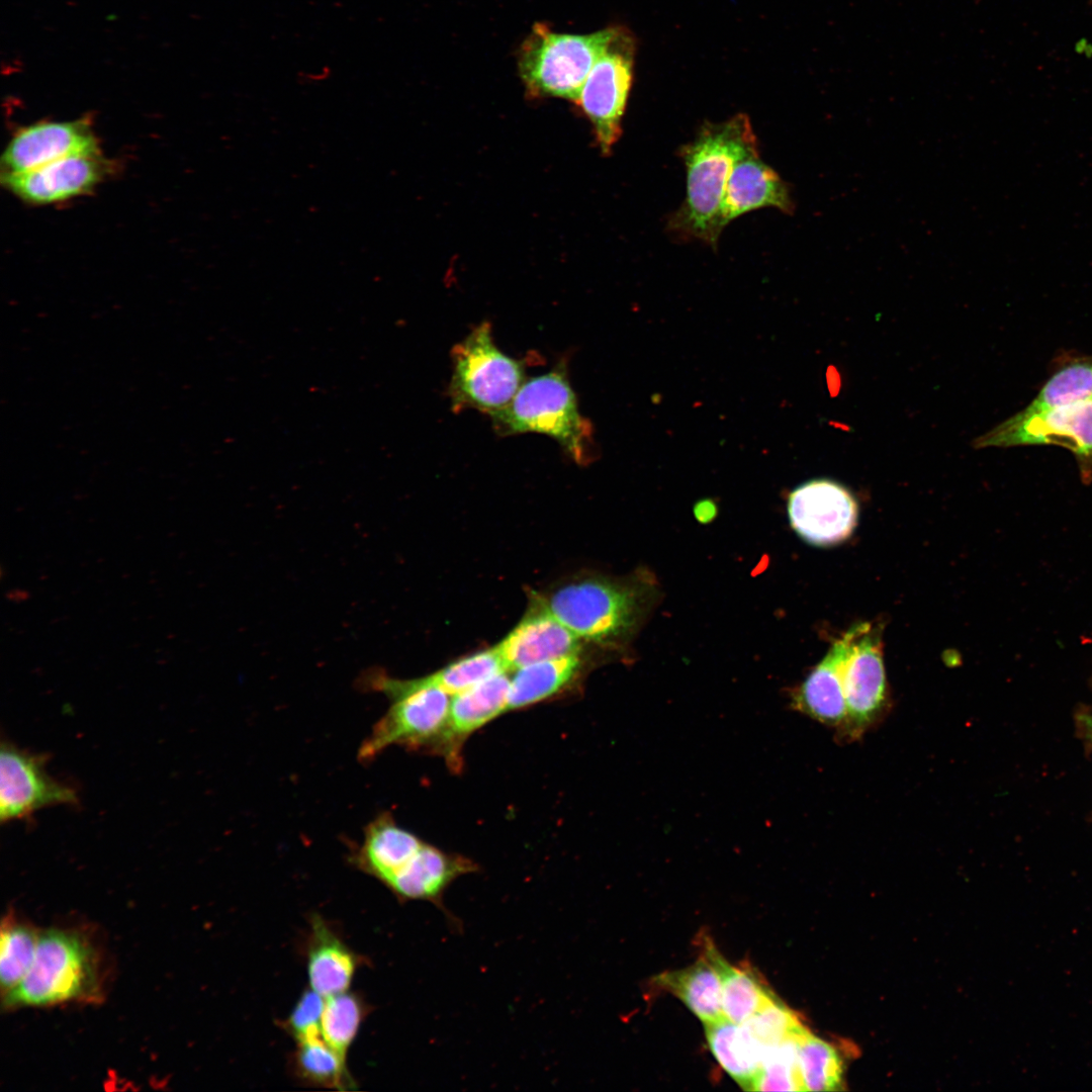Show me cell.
<instances>
[{"label": "cell", "instance_id": "6da1fadb", "mask_svg": "<svg viewBox=\"0 0 1092 1092\" xmlns=\"http://www.w3.org/2000/svg\"><path fill=\"white\" fill-rule=\"evenodd\" d=\"M756 151V136L747 115L739 113L719 123H705L680 150L687 193L669 220L671 231L716 245L723 231L721 208L731 170L738 160Z\"/></svg>", "mask_w": 1092, "mask_h": 1092}, {"label": "cell", "instance_id": "7a4b0ae2", "mask_svg": "<svg viewBox=\"0 0 1092 1092\" xmlns=\"http://www.w3.org/2000/svg\"><path fill=\"white\" fill-rule=\"evenodd\" d=\"M101 954L90 936L73 928L39 932L35 956L21 982L3 996L7 1008L96 1003L103 997Z\"/></svg>", "mask_w": 1092, "mask_h": 1092}, {"label": "cell", "instance_id": "3957f363", "mask_svg": "<svg viewBox=\"0 0 1092 1092\" xmlns=\"http://www.w3.org/2000/svg\"><path fill=\"white\" fill-rule=\"evenodd\" d=\"M367 681L366 687L385 695L390 706L361 743L359 761L371 762L393 745L442 752L452 695L427 676L398 679L377 673Z\"/></svg>", "mask_w": 1092, "mask_h": 1092}, {"label": "cell", "instance_id": "277c9868", "mask_svg": "<svg viewBox=\"0 0 1092 1092\" xmlns=\"http://www.w3.org/2000/svg\"><path fill=\"white\" fill-rule=\"evenodd\" d=\"M490 418L494 431L503 437L543 434L556 440L574 461L589 459L590 424L578 410L564 361L547 373L526 379L510 403Z\"/></svg>", "mask_w": 1092, "mask_h": 1092}, {"label": "cell", "instance_id": "5b68a950", "mask_svg": "<svg viewBox=\"0 0 1092 1092\" xmlns=\"http://www.w3.org/2000/svg\"><path fill=\"white\" fill-rule=\"evenodd\" d=\"M617 28L573 34L556 32L543 22L535 23L518 55L520 77L529 94L576 103L588 73Z\"/></svg>", "mask_w": 1092, "mask_h": 1092}, {"label": "cell", "instance_id": "8992f818", "mask_svg": "<svg viewBox=\"0 0 1092 1092\" xmlns=\"http://www.w3.org/2000/svg\"><path fill=\"white\" fill-rule=\"evenodd\" d=\"M643 589L604 577H582L559 585L541 600L576 637L611 644L628 637L645 607Z\"/></svg>", "mask_w": 1092, "mask_h": 1092}, {"label": "cell", "instance_id": "52a82bcc", "mask_svg": "<svg viewBox=\"0 0 1092 1092\" xmlns=\"http://www.w3.org/2000/svg\"><path fill=\"white\" fill-rule=\"evenodd\" d=\"M452 364L448 395L455 412L474 408L491 416L510 403L526 380L525 360L498 349L487 322L453 348Z\"/></svg>", "mask_w": 1092, "mask_h": 1092}, {"label": "cell", "instance_id": "ba28073f", "mask_svg": "<svg viewBox=\"0 0 1092 1092\" xmlns=\"http://www.w3.org/2000/svg\"><path fill=\"white\" fill-rule=\"evenodd\" d=\"M841 639L846 717L837 735L841 740L853 741L887 713L889 691L880 632L869 623H860L851 627Z\"/></svg>", "mask_w": 1092, "mask_h": 1092}, {"label": "cell", "instance_id": "9c48e42d", "mask_svg": "<svg viewBox=\"0 0 1092 1092\" xmlns=\"http://www.w3.org/2000/svg\"><path fill=\"white\" fill-rule=\"evenodd\" d=\"M976 448L1057 445L1070 450L1083 483L1092 481V398L1038 413L1020 411L977 438Z\"/></svg>", "mask_w": 1092, "mask_h": 1092}, {"label": "cell", "instance_id": "30bf717a", "mask_svg": "<svg viewBox=\"0 0 1092 1092\" xmlns=\"http://www.w3.org/2000/svg\"><path fill=\"white\" fill-rule=\"evenodd\" d=\"M635 39L623 26L594 64L576 105L590 121L601 152L610 154L622 134V119L633 82Z\"/></svg>", "mask_w": 1092, "mask_h": 1092}, {"label": "cell", "instance_id": "8fae6325", "mask_svg": "<svg viewBox=\"0 0 1092 1092\" xmlns=\"http://www.w3.org/2000/svg\"><path fill=\"white\" fill-rule=\"evenodd\" d=\"M41 754L25 751L9 741L0 750V819H24L56 805H76L75 789L49 776Z\"/></svg>", "mask_w": 1092, "mask_h": 1092}, {"label": "cell", "instance_id": "7c38bea8", "mask_svg": "<svg viewBox=\"0 0 1092 1092\" xmlns=\"http://www.w3.org/2000/svg\"><path fill=\"white\" fill-rule=\"evenodd\" d=\"M857 504L842 484L813 479L795 488L788 498V515L795 532L806 542L828 546L847 539L857 521Z\"/></svg>", "mask_w": 1092, "mask_h": 1092}, {"label": "cell", "instance_id": "4fadbf2b", "mask_svg": "<svg viewBox=\"0 0 1092 1092\" xmlns=\"http://www.w3.org/2000/svg\"><path fill=\"white\" fill-rule=\"evenodd\" d=\"M109 170L101 152L75 154L38 168L1 175L4 186L25 202L51 204L93 190Z\"/></svg>", "mask_w": 1092, "mask_h": 1092}, {"label": "cell", "instance_id": "5bb4252c", "mask_svg": "<svg viewBox=\"0 0 1092 1092\" xmlns=\"http://www.w3.org/2000/svg\"><path fill=\"white\" fill-rule=\"evenodd\" d=\"M100 152L87 117L39 121L18 130L1 157V175L26 172L75 154Z\"/></svg>", "mask_w": 1092, "mask_h": 1092}, {"label": "cell", "instance_id": "9a60e30c", "mask_svg": "<svg viewBox=\"0 0 1092 1092\" xmlns=\"http://www.w3.org/2000/svg\"><path fill=\"white\" fill-rule=\"evenodd\" d=\"M477 870V864L470 858L445 852L425 842L384 886L401 902L427 901L434 904L453 928L460 929V921L444 905V893L460 876Z\"/></svg>", "mask_w": 1092, "mask_h": 1092}, {"label": "cell", "instance_id": "2e32d148", "mask_svg": "<svg viewBox=\"0 0 1092 1092\" xmlns=\"http://www.w3.org/2000/svg\"><path fill=\"white\" fill-rule=\"evenodd\" d=\"M509 670L580 654V639L537 600L519 624L496 645Z\"/></svg>", "mask_w": 1092, "mask_h": 1092}, {"label": "cell", "instance_id": "e0dca14e", "mask_svg": "<svg viewBox=\"0 0 1092 1092\" xmlns=\"http://www.w3.org/2000/svg\"><path fill=\"white\" fill-rule=\"evenodd\" d=\"M762 207L793 214L795 202L790 187L761 161L756 151L738 160L731 170L722 202L721 226L724 229L740 215Z\"/></svg>", "mask_w": 1092, "mask_h": 1092}, {"label": "cell", "instance_id": "ac0fdd59", "mask_svg": "<svg viewBox=\"0 0 1092 1092\" xmlns=\"http://www.w3.org/2000/svg\"><path fill=\"white\" fill-rule=\"evenodd\" d=\"M424 843L416 834L399 826L389 812L384 811L365 826L361 843L350 849L349 860L358 870L385 885Z\"/></svg>", "mask_w": 1092, "mask_h": 1092}, {"label": "cell", "instance_id": "d6986e66", "mask_svg": "<svg viewBox=\"0 0 1092 1092\" xmlns=\"http://www.w3.org/2000/svg\"><path fill=\"white\" fill-rule=\"evenodd\" d=\"M511 677L496 674L451 698L442 752L454 767L460 764L463 741L508 710Z\"/></svg>", "mask_w": 1092, "mask_h": 1092}, {"label": "cell", "instance_id": "ffe728a7", "mask_svg": "<svg viewBox=\"0 0 1092 1092\" xmlns=\"http://www.w3.org/2000/svg\"><path fill=\"white\" fill-rule=\"evenodd\" d=\"M362 962L325 919L311 916L306 943L309 988L325 998L346 992Z\"/></svg>", "mask_w": 1092, "mask_h": 1092}, {"label": "cell", "instance_id": "44dd1931", "mask_svg": "<svg viewBox=\"0 0 1092 1092\" xmlns=\"http://www.w3.org/2000/svg\"><path fill=\"white\" fill-rule=\"evenodd\" d=\"M842 639L834 642L826 656L790 695L793 710L837 731L846 717L842 681Z\"/></svg>", "mask_w": 1092, "mask_h": 1092}, {"label": "cell", "instance_id": "7402d4cb", "mask_svg": "<svg viewBox=\"0 0 1092 1092\" xmlns=\"http://www.w3.org/2000/svg\"><path fill=\"white\" fill-rule=\"evenodd\" d=\"M703 953L717 970L722 984L723 1013L726 1019L743 1024L765 1004L777 998L760 976L746 964L730 965L709 937L703 938Z\"/></svg>", "mask_w": 1092, "mask_h": 1092}, {"label": "cell", "instance_id": "603a6c76", "mask_svg": "<svg viewBox=\"0 0 1092 1092\" xmlns=\"http://www.w3.org/2000/svg\"><path fill=\"white\" fill-rule=\"evenodd\" d=\"M653 982L676 996L704 1024L725 1018L721 979L704 954L689 967L657 975Z\"/></svg>", "mask_w": 1092, "mask_h": 1092}, {"label": "cell", "instance_id": "cb8c5ba5", "mask_svg": "<svg viewBox=\"0 0 1092 1092\" xmlns=\"http://www.w3.org/2000/svg\"><path fill=\"white\" fill-rule=\"evenodd\" d=\"M580 654L531 663L511 676L508 710L545 701L568 688L580 674Z\"/></svg>", "mask_w": 1092, "mask_h": 1092}, {"label": "cell", "instance_id": "d4e9b609", "mask_svg": "<svg viewBox=\"0 0 1092 1092\" xmlns=\"http://www.w3.org/2000/svg\"><path fill=\"white\" fill-rule=\"evenodd\" d=\"M708 1045L720 1066L747 1091L760 1071L762 1049L743 1024L726 1018L704 1024Z\"/></svg>", "mask_w": 1092, "mask_h": 1092}, {"label": "cell", "instance_id": "484cf974", "mask_svg": "<svg viewBox=\"0 0 1092 1092\" xmlns=\"http://www.w3.org/2000/svg\"><path fill=\"white\" fill-rule=\"evenodd\" d=\"M292 1067L295 1075L307 1084L341 1091L356 1088L347 1063L323 1036L296 1042Z\"/></svg>", "mask_w": 1092, "mask_h": 1092}, {"label": "cell", "instance_id": "4316f807", "mask_svg": "<svg viewBox=\"0 0 1092 1092\" xmlns=\"http://www.w3.org/2000/svg\"><path fill=\"white\" fill-rule=\"evenodd\" d=\"M1092 398V355L1069 359L1041 386L1023 413H1038Z\"/></svg>", "mask_w": 1092, "mask_h": 1092}, {"label": "cell", "instance_id": "83f0119b", "mask_svg": "<svg viewBox=\"0 0 1092 1092\" xmlns=\"http://www.w3.org/2000/svg\"><path fill=\"white\" fill-rule=\"evenodd\" d=\"M39 932L30 924L6 915L1 925L0 983L2 995L12 991L30 969Z\"/></svg>", "mask_w": 1092, "mask_h": 1092}, {"label": "cell", "instance_id": "f1b7e54d", "mask_svg": "<svg viewBox=\"0 0 1092 1092\" xmlns=\"http://www.w3.org/2000/svg\"><path fill=\"white\" fill-rule=\"evenodd\" d=\"M367 1013L366 1003L356 993L346 991L326 998L322 1036L345 1063Z\"/></svg>", "mask_w": 1092, "mask_h": 1092}, {"label": "cell", "instance_id": "f546056e", "mask_svg": "<svg viewBox=\"0 0 1092 1092\" xmlns=\"http://www.w3.org/2000/svg\"><path fill=\"white\" fill-rule=\"evenodd\" d=\"M798 1065L805 1091H832L841 1088V1058L831 1044L809 1031L799 1041Z\"/></svg>", "mask_w": 1092, "mask_h": 1092}, {"label": "cell", "instance_id": "4dcf8cb0", "mask_svg": "<svg viewBox=\"0 0 1092 1092\" xmlns=\"http://www.w3.org/2000/svg\"><path fill=\"white\" fill-rule=\"evenodd\" d=\"M507 670V664L494 646L459 658L426 676L453 696Z\"/></svg>", "mask_w": 1092, "mask_h": 1092}, {"label": "cell", "instance_id": "1f68e13d", "mask_svg": "<svg viewBox=\"0 0 1092 1092\" xmlns=\"http://www.w3.org/2000/svg\"><path fill=\"white\" fill-rule=\"evenodd\" d=\"M803 1036L763 1049L752 1091H805L798 1065V1045Z\"/></svg>", "mask_w": 1092, "mask_h": 1092}, {"label": "cell", "instance_id": "d6a6232c", "mask_svg": "<svg viewBox=\"0 0 1092 1092\" xmlns=\"http://www.w3.org/2000/svg\"><path fill=\"white\" fill-rule=\"evenodd\" d=\"M763 1050L787 1039L803 1036L808 1029L797 1014L775 998L743 1023Z\"/></svg>", "mask_w": 1092, "mask_h": 1092}, {"label": "cell", "instance_id": "836d02e7", "mask_svg": "<svg viewBox=\"0 0 1092 1092\" xmlns=\"http://www.w3.org/2000/svg\"><path fill=\"white\" fill-rule=\"evenodd\" d=\"M326 998L309 988L305 990L283 1022V1027L298 1042L322 1036V1017Z\"/></svg>", "mask_w": 1092, "mask_h": 1092}, {"label": "cell", "instance_id": "e575fe53", "mask_svg": "<svg viewBox=\"0 0 1092 1092\" xmlns=\"http://www.w3.org/2000/svg\"><path fill=\"white\" fill-rule=\"evenodd\" d=\"M1083 722L1085 724V728L1087 729L1089 736L1092 738V717L1091 716L1084 717Z\"/></svg>", "mask_w": 1092, "mask_h": 1092}]
</instances>
